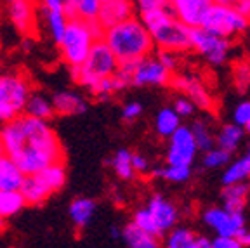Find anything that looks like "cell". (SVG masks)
Here are the masks:
<instances>
[{"mask_svg": "<svg viewBox=\"0 0 250 248\" xmlns=\"http://www.w3.org/2000/svg\"><path fill=\"white\" fill-rule=\"evenodd\" d=\"M0 144L24 175L37 174L62 158L61 144L51 125L26 113L4 122V127L0 128Z\"/></svg>", "mask_w": 250, "mask_h": 248, "instance_id": "cell-1", "label": "cell"}, {"mask_svg": "<svg viewBox=\"0 0 250 248\" xmlns=\"http://www.w3.org/2000/svg\"><path fill=\"white\" fill-rule=\"evenodd\" d=\"M101 39L111 49L118 62L137 61V59L149 56L155 49L148 28L134 16L118 24L104 28Z\"/></svg>", "mask_w": 250, "mask_h": 248, "instance_id": "cell-2", "label": "cell"}, {"mask_svg": "<svg viewBox=\"0 0 250 248\" xmlns=\"http://www.w3.org/2000/svg\"><path fill=\"white\" fill-rule=\"evenodd\" d=\"M141 21L148 28L155 47L162 51H189V28L183 24L170 9H155L141 12Z\"/></svg>", "mask_w": 250, "mask_h": 248, "instance_id": "cell-3", "label": "cell"}, {"mask_svg": "<svg viewBox=\"0 0 250 248\" xmlns=\"http://www.w3.org/2000/svg\"><path fill=\"white\" fill-rule=\"evenodd\" d=\"M103 35V28L98 21H83L78 18H70L61 42L58 43L62 61L70 68H78L85 61L92 49L94 42Z\"/></svg>", "mask_w": 250, "mask_h": 248, "instance_id": "cell-4", "label": "cell"}, {"mask_svg": "<svg viewBox=\"0 0 250 248\" xmlns=\"http://www.w3.org/2000/svg\"><path fill=\"white\" fill-rule=\"evenodd\" d=\"M118 70V59L103 39L96 40L85 61L78 68H71V75L80 85L89 89L99 78L111 77Z\"/></svg>", "mask_w": 250, "mask_h": 248, "instance_id": "cell-5", "label": "cell"}, {"mask_svg": "<svg viewBox=\"0 0 250 248\" xmlns=\"http://www.w3.org/2000/svg\"><path fill=\"white\" fill-rule=\"evenodd\" d=\"M250 21L245 16L240 14L233 5L228 4H217L212 2L207 9V14L203 18L202 28L207 31L214 33V35L221 37V39H233V37L240 35L249 28Z\"/></svg>", "mask_w": 250, "mask_h": 248, "instance_id": "cell-6", "label": "cell"}, {"mask_svg": "<svg viewBox=\"0 0 250 248\" xmlns=\"http://www.w3.org/2000/svg\"><path fill=\"white\" fill-rule=\"evenodd\" d=\"M189 45L210 64H223L229 54V40L214 35L205 28H189Z\"/></svg>", "mask_w": 250, "mask_h": 248, "instance_id": "cell-7", "label": "cell"}, {"mask_svg": "<svg viewBox=\"0 0 250 248\" xmlns=\"http://www.w3.org/2000/svg\"><path fill=\"white\" fill-rule=\"evenodd\" d=\"M172 80V71H168L158 59L151 58V54L146 58H141L136 61L132 75H130V85L136 87H149V85H167Z\"/></svg>", "mask_w": 250, "mask_h": 248, "instance_id": "cell-8", "label": "cell"}, {"mask_svg": "<svg viewBox=\"0 0 250 248\" xmlns=\"http://www.w3.org/2000/svg\"><path fill=\"white\" fill-rule=\"evenodd\" d=\"M196 151H198V147H196L191 128L179 125L170 136L167 163L168 165H191Z\"/></svg>", "mask_w": 250, "mask_h": 248, "instance_id": "cell-9", "label": "cell"}, {"mask_svg": "<svg viewBox=\"0 0 250 248\" xmlns=\"http://www.w3.org/2000/svg\"><path fill=\"white\" fill-rule=\"evenodd\" d=\"M30 94V83L21 75L0 77V104L11 106L16 113H23Z\"/></svg>", "mask_w": 250, "mask_h": 248, "instance_id": "cell-10", "label": "cell"}, {"mask_svg": "<svg viewBox=\"0 0 250 248\" xmlns=\"http://www.w3.org/2000/svg\"><path fill=\"white\" fill-rule=\"evenodd\" d=\"M210 4V0H170L168 9L188 28H198L202 26Z\"/></svg>", "mask_w": 250, "mask_h": 248, "instance_id": "cell-11", "label": "cell"}, {"mask_svg": "<svg viewBox=\"0 0 250 248\" xmlns=\"http://www.w3.org/2000/svg\"><path fill=\"white\" fill-rule=\"evenodd\" d=\"M146 210L151 215L153 222H155L156 229L160 233V238L165 233H168L177 224V219H179L177 208L170 202H167L162 194H155L148 202V205H146Z\"/></svg>", "mask_w": 250, "mask_h": 248, "instance_id": "cell-12", "label": "cell"}, {"mask_svg": "<svg viewBox=\"0 0 250 248\" xmlns=\"http://www.w3.org/2000/svg\"><path fill=\"white\" fill-rule=\"evenodd\" d=\"M134 14V2L132 0H106L101 4L98 14L99 26L104 28L118 24L122 21L129 20Z\"/></svg>", "mask_w": 250, "mask_h": 248, "instance_id": "cell-13", "label": "cell"}, {"mask_svg": "<svg viewBox=\"0 0 250 248\" xmlns=\"http://www.w3.org/2000/svg\"><path fill=\"white\" fill-rule=\"evenodd\" d=\"M170 82L174 83V87H176L177 90H181V92L188 97V99H191V101L195 103V106L203 108V109L212 108V97L208 96V92L203 89V85L196 80V78L177 77Z\"/></svg>", "mask_w": 250, "mask_h": 248, "instance_id": "cell-14", "label": "cell"}, {"mask_svg": "<svg viewBox=\"0 0 250 248\" xmlns=\"http://www.w3.org/2000/svg\"><path fill=\"white\" fill-rule=\"evenodd\" d=\"M7 4L9 16L16 30L21 33H30L33 28V7L30 0H4Z\"/></svg>", "mask_w": 250, "mask_h": 248, "instance_id": "cell-15", "label": "cell"}, {"mask_svg": "<svg viewBox=\"0 0 250 248\" xmlns=\"http://www.w3.org/2000/svg\"><path fill=\"white\" fill-rule=\"evenodd\" d=\"M24 181V172L9 155H0V191L20 189Z\"/></svg>", "mask_w": 250, "mask_h": 248, "instance_id": "cell-16", "label": "cell"}, {"mask_svg": "<svg viewBox=\"0 0 250 248\" xmlns=\"http://www.w3.org/2000/svg\"><path fill=\"white\" fill-rule=\"evenodd\" d=\"M51 101L54 113H59V115H82L87 111V103L82 99V96L71 90L56 92Z\"/></svg>", "mask_w": 250, "mask_h": 248, "instance_id": "cell-17", "label": "cell"}, {"mask_svg": "<svg viewBox=\"0 0 250 248\" xmlns=\"http://www.w3.org/2000/svg\"><path fill=\"white\" fill-rule=\"evenodd\" d=\"M20 191L23 194L24 202L30 203V205H39L51 196V189L43 184V181L37 174L24 175V181L21 184Z\"/></svg>", "mask_w": 250, "mask_h": 248, "instance_id": "cell-18", "label": "cell"}, {"mask_svg": "<svg viewBox=\"0 0 250 248\" xmlns=\"http://www.w3.org/2000/svg\"><path fill=\"white\" fill-rule=\"evenodd\" d=\"M249 191H250V186L243 183V181L242 183L226 184L223 191L224 208H226L228 212H243Z\"/></svg>", "mask_w": 250, "mask_h": 248, "instance_id": "cell-19", "label": "cell"}, {"mask_svg": "<svg viewBox=\"0 0 250 248\" xmlns=\"http://www.w3.org/2000/svg\"><path fill=\"white\" fill-rule=\"evenodd\" d=\"M120 240H124L125 245H129L132 248H156L160 245L158 238L151 236L141 227H137L134 222H130V224H127L122 229Z\"/></svg>", "mask_w": 250, "mask_h": 248, "instance_id": "cell-20", "label": "cell"}, {"mask_svg": "<svg viewBox=\"0 0 250 248\" xmlns=\"http://www.w3.org/2000/svg\"><path fill=\"white\" fill-rule=\"evenodd\" d=\"M96 213V203L90 198H77L70 205V219L77 227H87Z\"/></svg>", "mask_w": 250, "mask_h": 248, "instance_id": "cell-21", "label": "cell"}, {"mask_svg": "<svg viewBox=\"0 0 250 248\" xmlns=\"http://www.w3.org/2000/svg\"><path fill=\"white\" fill-rule=\"evenodd\" d=\"M99 9H101L99 0H68V18L98 21Z\"/></svg>", "mask_w": 250, "mask_h": 248, "instance_id": "cell-22", "label": "cell"}, {"mask_svg": "<svg viewBox=\"0 0 250 248\" xmlns=\"http://www.w3.org/2000/svg\"><path fill=\"white\" fill-rule=\"evenodd\" d=\"M23 111L33 118H40V120H49L54 115L52 101L42 96V94H30Z\"/></svg>", "mask_w": 250, "mask_h": 248, "instance_id": "cell-23", "label": "cell"}, {"mask_svg": "<svg viewBox=\"0 0 250 248\" xmlns=\"http://www.w3.org/2000/svg\"><path fill=\"white\" fill-rule=\"evenodd\" d=\"M43 21H45L47 33L51 35V39L54 40V43H59L64 35V30L68 26L70 18L66 16V12L62 11H47L43 9Z\"/></svg>", "mask_w": 250, "mask_h": 248, "instance_id": "cell-24", "label": "cell"}, {"mask_svg": "<svg viewBox=\"0 0 250 248\" xmlns=\"http://www.w3.org/2000/svg\"><path fill=\"white\" fill-rule=\"evenodd\" d=\"M242 139H243V127H240L236 124H229L221 128L217 139H215V144H217V147L224 149V151L233 153L236 151V147L240 146Z\"/></svg>", "mask_w": 250, "mask_h": 248, "instance_id": "cell-25", "label": "cell"}, {"mask_svg": "<svg viewBox=\"0 0 250 248\" xmlns=\"http://www.w3.org/2000/svg\"><path fill=\"white\" fill-rule=\"evenodd\" d=\"M37 175H39V177L43 181V184L51 189V193L61 189V187L64 186V183H66V170H64V167H62L61 162H56V163H51V165H47L45 168H42L40 172H37Z\"/></svg>", "mask_w": 250, "mask_h": 248, "instance_id": "cell-26", "label": "cell"}, {"mask_svg": "<svg viewBox=\"0 0 250 248\" xmlns=\"http://www.w3.org/2000/svg\"><path fill=\"white\" fill-rule=\"evenodd\" d=\"M24 205H26V202H24V198L20 189L0 191V215L4 219L20 213L24 208Z\"/></svg>", "mask_w": 250, "mask_h": 248, "instance_id": "cell-27", "label": "cell"}, {"mask_svg": "<svg viewBox=\"0 0 250 248\" xmlns=\"http://www.w3.org/2000/svg\"><path fill=\"white\" fill-rule=\"evenodd\" d=\"M181 125V117L174 111V108H164L155 118V130L162 137H170L176 128Z\"/></svg>", "mask_w": 250, "mask_h": 248, "instance_id": "cell-28", "label": "cell"}, {"mask_svg": "<svg viewBox=\"0 0 250 248\" xmlns=\"http://www.w3.org/2000/svg\"><path fill=\"white\" fill-rule=\"evenodd\" d=\"M247 177H250V158L243 156V158L236 160L234 163H231L226 168L223 175V184H233V183H242Z\"/></svg>", "mask_w": 250, "mask_h": 248, "instance_id": "cell-29", "label": "cell"}, {"mask_svg": "<svg viewBox=\"0 0 250 248\" xmlns=\"http://www.w3.org/2000/svg\"><path fill=\"white\" fill-rule=\"evenodd\" d=\"M132 153L129 149H118L115 153L113 160H111V165L115 168V174L118 175L120 179H125V181H129V179L134 177V168H132Z\"/></svg>", "mask_w": 250, "mask_h": 248, "instance_id": "cell-30", "label": "cell"}, {"mask_svg": "<svg viewBox=\"0 0 250 248\" xmlns=\"http://www.w3.org/2000/svg\"><path fill=\"white\" fill-rule=\"evenodd\" d=\"M153 175L170 181V183H184L191 175V165H168L165 168L153 170Z\"/></svg>", "mask_w": 250, "mask_h": 248, "instance_id": "cell-31", "label": "cell"}, {"mask_svg": "<svg viewBox=\"0 0 250 248\" xmlns=\"http://www.w3.org/2000/svg\"><path fill=\"white\" fill-rule=\"evenodd\" d=\"M245 229V219H243L242 212H229L228 213L226 221L223 222V226L217 229L219 236H229L236 238L240 233Z\"/></svg>", "mask_w": 250, "mask_h": 248, "instance_id": "cell-32", "label": "cell"}, {"mask_svg": "<svg viewBox=\"0 0 250 248\" xmlns=\"http://www.w3.org/2000/svg\"><path fill=\"white\" fill-rule=\"evenodd\" d=\"M195 236L196 234L191 233V231L186 227H176V229L172 227L165 245H167L168 248H191Z\"/></svg>", "mask_w": 250, "mask_h": 248, "instance_id": "cell-33", "label": "cell"}, {"mask_svg": "<svg viewBox=\"0 0 250 248\" xmlns=\"http://www.w3.org/2000/svg\"><path fill=\"white\" fill-rule=\"evenodd\" d=\"M193 132V137H195V143L196 147H198L200 151H208L212 147L215 146V139L214 136L210 134V130L207 128V125L203 124V122H195L193 127H189Z\"/></svg>", "mask_w": 250, "mask_h": 248, "instance_id": "cell-34", "label": "cell"}, {"mask_svg": "<svg viewBox=\"0 0 250 248\" xmlns=\"http://www.w3.org/2000/svg\"><path fill=\"white\" fill-rule=\"evenodd\" d=\"M231 158V153L224 151V149H221V147H212V149H208V151H205V156H203V165L207 168H219L223 167V165H226L228 162H229Z\"/></svg>", "mask_w": 250, "mask_h": 248, "instance_id": "cell-35", "label": "cell"}, {"mask_svg": "<svg viewBox=\"0 0 250 248\" xmlns=\"http://www.w3.org/2000/svg\"><path fill=\"white\" fill-rule=\"evenodd\" d=\"M132 222L137 226V227H141L143 231H146L148 234H151V236L160 238V233H158V229H156L155 222H153L151 215H149V212L146 210V207H145V208L137 210V212L134 213Z\"/></svg>", "mask_w": 250, "mask_h": 248, "instance_id": "cell-36", "label": "cell"}, {"mask_svg": "<svg viewBox=\"0 0 250 248\" xmlns=\"http://www.w3.org/2000/svg\"><path fill=\"white\" fill-rule=\"evenodd\" d=\"M89 90L94 94V96H98L101 101H106L108 96H111L115 90V85H113V77H104V78H99L96 83L89 87Z\"/></svg>", "mask_w": 250, "mask_h": 248, "instance_id": "cell-37", "label": "cell"}, {"mask_svg": "<svg viewBox=\"0 0 250 248\" xmlns=\"http://www.w3.org/2000/svg\"><path fill=\"white\" fill-rule=\"evenodd\" d=\"M228 213L229 212H228L226 208H208L207 212L203 213V221H205V224H207L208 227L217 231V229L223 226V222L226 221Z\"/></svg>", "mask_w": 250, "mask_h": 248, "instance_id": "cell-38", "label": "cell"}, {"mask_svg": "<svg viewBox=\"0 0 250 248\" xmlns=\"http://www.w3.org/2000/svg\"><path fill=\"white\" fill-rule=\"evenodd\" d=\"M233 118H234V124H236V125H240V127H245V125L250 122V101L240 103V104L234 108Z\"/></svg>", "mask_w": 250, "mask_h": 248, "instance_id": "cell-39", "label": "cell"}, {"mask_svg": "<svg viewBox=\"0 0 250 248\" xmlns=\"http://www.w3.org/2000/svg\"><path fill=\"white\" fill-rule=\"evenodd\" d=\"M174 111L179 117H191L193 113H195V103L183 96L179 99H176V103H174Z\"/></svg>", "mask_w": 250, "mask_h": 248, "instance_id": "cell-40", "label": "cell"}, {"mask_svg": "<svg viewBox=\"0 0 250 248\" xmlns=\"http://www.w3.org/2000/svg\"><path fill=\"white\" fill-rule=\"evenodd\" d=\"M139 12L155 11V9H168L170 0H134Z\"/></svg>", "mask_w": 250, "mask_h": 248, "instance_id": "cell-41", "label": "cell"}, {"mask_svg": "<svg viewBox=\"0 0 250 248\" xmlns=\"http://www.w3.org/2000/svg\"><path fill=\"white\" fill-rule=\"evenodd\" d=\"M177 52H172V51H162L160 49V52H158V61L162 62V64L167 68L168 71H174L177 68Z\"/></svg>", "mask_w": 250, "mask_h": 248, "instance_id": "cell-42", "label": "cell"}, {"mask_svg": "<svg viewBox=\"0 0 250 248\" xmlns=\"http://www.w3.org/2000/svg\"><path fill=\"white\" fill-rule=\"evenodd\" d=\"M234 78H236V83L238 87L245 89L250 83V68L247 64H238L234 68Z\"/></svg>", "mask_w": 250, "mask_h": 248, "instance_id": "cell-43", "label": "cell"}, {"mask_svg": "<svg viewBox=\"0 0 250 248\" xmlns=\"http://www.w3.org/2000/svg\"><path fill=\"white\" fill-rule=\"evenodd\" d=\"M240 241L236 238H229V236H219L212 240V248H240Z\"/></svg>", "mask_w": 250, "mask_h": 248, "instance_id": "cell-44", "label": "cell"}, {"mask_svg": "<svg viewBox=\"0 0 250 248\" xmlns=\"http://www.w3.org/2000/svg\"><path fill=\"white\" fill-rule=\"evenodd\" d=\"M40 2L47 11H62L68 16V0H40Z\"/></svg>", "mask_w": 250, "mask_h": 248, "instance_id": "cell-45", "label": "cell"}, {"mask_svg": "<svg viewBox=\"0 0 250 248\" xmlns=\"http://www.w3.org/2000/svg\"><path fill=\"white\" fill-rule=\"evenodd\" d=\"M141 113H143V106L139 103H129V104L124 106V113L122 115H124L125 120H136Z\"/></svg>", "mask_w": 250, "mask_h": 248, "instance_id": "cell-46", "label": "cell"}, {"mask_svg": "<svg viewBox=\"0 0 250 248\" xmlns=\"http://www.w3.org/2000/svg\"><path fill=\"white\" fill-rule=\"evenodd\" d=\"M130 160H132L134 172H139V174H145V172H148L149 163L143 155H134V153H132V158H130Z\"/></svg>", "mask_w": 250, "mask_h": 248, "instance_id": "cell-47", "label": "cell"}, {"mask_svg": "<svg viewBox=\"0 0 250 248\" xmlns=\"http://www.w3.org/2000/svg\"><path fill=\"white\" fill-rule=\"evenodd\" d=\"M231 5L250 21V0H233V4Z\"/></svg>", "mask_w": 250, "mask_h": 248, "instance_id": "cell-48", "label": "cell"}, {"mask_svg": "<svg viewBox=\"0 0 250 248\" xmlns=\"http://www.w3.org/2000/svg\"><path fill=\"white\" fill-rule=\"evenodd\" d=\"M16 115H20V113H16L11 106L0 104V124H4V122L11 120V118H14Z\"/></svg>", "mask_w": 250, "mask_h": 248, "instance_id": "cell-49", "label": "cell"}, {"mask_svg": "<svg viewBox=\"0 0 250 248\" xmlns=\"http://www.w3.org/2000/svg\"><path fill=\"white\" fill-rule=\"evenodd\" d=\"M191 248H212V240L205 236H195Z\"/></svg>", "mask_w": 250, "mask_h": 248, "instance_id": "cell-50", "label": "cell"}, {"mask_svg": "<svg viewBox=\"0 0 250 248\" xmlns=\"http://www.w3.org/2000/svg\"><path fill=\"white\" fill-rule=\"evenodd\" d=\"M236 240L240 241V245H242V247H250V231L243 229L242 233L236 236Z\"/></svg>", "mask_w": 250, "mask_h": 248, "instance_id": "cell-51", "label": "cell"}, {"mask_svg": "<svg viewBox=\"0 0 250 248\" xmlns=\"http://www.w3.org/2000/svg\"><path fill=\"white\" fill-rule=\"evenodd\" d=\"M120 234H122V229H118V227L109 229V236H111V240H120Z\"/></svg>", "mask_w": 250, "mask_h": 248, "instance_id": "cell-52", "label": "cell"}, {"mask_svg": "<svg viewBox=\"0 0 250 248\" xmlns=\"http://www.w3.org/2000/svg\"><path fill=\"white\" fill-rule=\"evenodd\" d=\"M31 47H33V43H31V40H24V42H23V49H24V51H30V49H31Z\"/></svg>", "mask_w": 250, "mask_h": 248, "instance_id": "cell-53", "label": "cell"}, {"mask_svg": "<svg viewBox=\"0 0 250 248\" xmlns=\"http://www.w3.org/2000/svg\"><path fill=\"white\" fill-rule=\"evenodd\" d=\"M210 2H217V4H228V5L233 4V0H210Z\"/></svg>", "mask_w": 250, "mask_h": 248, "instance_id": "cell-54", "label": "cell"}, {"mask_svg": "<svg viewBox=\"0 0 250 248\" xmlns=\"http://www.w3.org/2000/svg\"><path fill=\"white\" fill-rule=\"evenodd\" d=\"M4 227V217H2V215H0V229Z\"/></svg>", "mask_w": 250, "mask_h": 248, "instance_id": "cell-55", "label": "cell"}, {"mask_svg": "<svg viewBox=\"0 0 250 248\" xmlns=\"http://www.w3.org/2000/svg\"><path fill=\"white\" fill-rule=\"evenodd\" d=\"M243 128H245V130H247V132H249V134H250V122H249V124H247L245 127H243Z\"/></svg>", "mask_w": 250, "mask_h": 248, "instance_id": "cell-56", "label": "cell"}, {"mask_svg": "<svg viewBox=\"0 0 250 248\" xmlns=\"http://www.w3.org/2000/svg\"><path fill=\"white\" fill-rule=\"evenodd\" d=\"M247 156L250 158V146H249V149H247Z\"/></svg>", "mask_w": 250, "mask_h": 248, "instance_id": "cell-57", "label": "cell"}, {"mask_svg": "<svg viewBox=\"0 0 250 248\" xmlns=\"http://www.w3.org/2000/svg\"><path fill=\"white\" fill-rule=\"evenodd\" d=\"M2 153H4V149H2V144H0V155H2Z\"/></svg>", "mask_w": 250, "mask_h": 248, "instance_id": "cell-58", "label": "cell"}, {"mask_svg": "<svg viewBox=\"0 0 250 248\" xmlns=\"http://www.w3.org/2000/svg\"><path fill=\"white\" fill-rule=\"evenodd\" d=\"M99 2H101V4H103V2H106V0H99Z\"/></svg>", "mask_w": 250, "mask_h": 248, "instance_id": "cell-59", "label": "cell"}]
</instances>
